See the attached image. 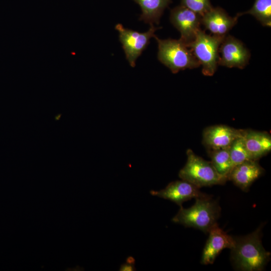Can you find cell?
Instances as JSON below:
<instances>
[{"mask_svg": "<svg viewBox=\"0 0 271 271\" xmlns=\"http://www.w3.org/2000/svg\"><path fill=\"white\" fill-rule=\"evenodd\" d=\"M261 224L246 235L234 237V245L231 249V261L237 270L260 271L270 259V253L263 247Z\"/></svg>", "mask_w": 271, "mask_h": 271, "instance_id": "1", "label": "cell"}, {"mask_svg": "<svg viewBox=\"0 0 271 271\" xmlns=\"http://www.w3.org/2000/svg\"><path fill=\"white\" fill-rule=\"evenodd\" d=\"M194 204L188 208L182 206L172 218L175 223L208 233L218 225L221 208L217 200L207 194L195 198Z\"/></svg>", "mask_w": 271, "mask_h": 271, "instance_id": "2", "label": "cell"}, {"mask_svg": "<svg viewBox=\"0 0 271 271\" xmlns=\"http://www.w3.org/2000/svg\"><path fill=\"white\" fill-rule=\"evenodd\" d=\"M154 38L158 44L159 60L172 73L200 66L190 48L180 39L162 40L156 35Z\"/></svg>", "mask_w": 271, "mask_h": 271, "instance_id": "3", "label": "cell"}, {"mask_svg": "<svg viewBox=\"0 0 271 271\" xmlns=\"http://www.w3.org/2000/svg\"><path fill=\"white\" fill-rule=\"evenodd\" d=\"M187 160L179 173V177L200 188L215 185H223L227 179L216 170L211 161L196 155L192 150L187 151Z\"/></svg>", "mask_w": 271, "mask_h": 271, "instance_id": "4", "label": "cell"}, {"mask_svg": "<svg viewBox=\"0 0 271 271\" xmlns=\"http://www.w3.org/2000/svg\"><path fill=\"white\" fill-rule=\"evenodd\" d=\"M225 37L208 35L200 29L189 45L194 55L202 66L204 75H214L218 65L219 49Z\"/></svg>", "mask_w": 271, "mask_h": 271, "instance_id": "5", "label": "cell"}, {"mask_svg": "<svg viewBox=\"0 0 271 271\" xmlns=\"http://www.w3.org/2000/svg\"><path fill=\"white\" fill-rule=\"evenodd\" d=\"M149 30L140 33L125 28L121 24L115 26L119 33V40L122 44L126 59L131 67H134L137 58L147 48L151 38L155 37V33L160 28L151 25Z\"/></svg>", "mask_w": 271, "mask_h": 271, "instance_id": "6", "label": "cell"}, {"mask_svg": "<svg viewBox=\"0 0 271 271\" xmlns=\"http://www.w3.org/2000/svg\"><path fill=\"white\" fill-rule=\"evenodd\" d=\"M170 19L181 34L179 39L188 47L201 29V16L180 5L171 10Z\"/></svg>", "mask_w": 271, "mask_h": 271, "instance_id": "7", "label": "cell"}, {"mask_svg": "<svg viewBox=\"0 0 271 271\" xmlns=\"http://www.w3.org/2000/svg\"><path fill=\"white\" fill-rule=\"evenodd\" d=\"M218 65L228 68L243 69L248 64L250 57L249 51L242 42L227 35L219 49Z\"/></svg>", "mask_w": 271, "mask_h": 271, "instance_id": "8", "label": "cell"}, {"mask_svg": "<svg viewBox=\"0 0 271 271\" xmlns=\"http://www.w3.org/2000/svg\"><path fill=\"white\" fill-rule=\"evenodd\" d=\"M244 130L219 124L206 128L203 133V143L208 150L229 148L237 139L243 137Z\"/></svg>", "mask_w": 271, "mask_h": 271, "instance_id": "9", "label": "cell"}, {"mask_svg": "<svg viewBox=\"0 0 271 271\" xmlns=\"http://www.w3.org/2000/svg\"><path fill=\"white\" fill-rule=\"evenodd\" d=\"M150 193L153 196L170 200L180 206L192 198L206 194L201 192L198 187L183 180L171 182L164 189L151 190Z\"/></svg>", "mask_w": 271, "mask_h": 271, "instance_id": "10", "label": "cell"}, {"mask_svg": "<svg viewBox=\"0 0 271 271\" xmlns=\"http://www.w3.org/2000/svg\"><path fill=\"white\" fill-rule=\"evenodd\" d=\"M208 233L209 237L203 248L200 261L204 265L213 263L223 249H231L234 245V237L228 234L218 225L211 229Z\"/></svg>", "mask_w": 271, "mask_h": 271, "instance_id": "11", "label": "cell"}, {"mask_svg": "<svg viewBox=\"0 0 271 271\" xmlns=\"http://www.w3.org/2000/svg\"><path fill=\"white\" fill-rule=\"evenodd\" d=\"M239 17H231L223 9L213 8L201 17V25L213 35L225 37L236 24Z\"/></svg>", "mask_w": 271, "mask_h": 271, "instance_id": "12", "label": "cell"}, {"mask_svg": "<svg viewBox=\"0 0 271 271\" xmlns=\"http://www.w3.org/2000/svg\"><path fill=\"white\" fill-rule=\"evenodd\" d=\"M257 161L249 160L234 167L227 179L243 191H247L252 184L264 173Z\"/></svg>", "mask_w": 271, "mask_h": 271, "instance_id": "13", "label": "cell"}, {"mask_svg": "<svg viewBox=\"0 0 271 271\" xmlns=\"http://www.w3.org/2000/svg\"><path fill=\"white\" fill-rule=\"evenodd\" d=\"M243 139L253 160L257 161L271 151V137L267 132L244 130Z\"/></svg>", "mask_w": 271, "mask_h": 271, "instance_id": "14", "label": "cell"}, {"mask_svg": "<svg viewBox=\"0 0 271 271\" xmlns=\"http://www.w3.org/2000/svg\"><path fill=\"white\" fill-rule=\"evenodd\" d=\"M141 8L142 14L140 20L150 25L158 24L165 9L171 0H133Z\"/></svg>", "mask_w": 271, "mask_h": 271, "instance_id": "15", "label": "cell"}, {"mask_svg": "<svg viewBox=\"0 0 271 271\" xmlns=\"http://www.w3.org/2000/svg\"><path fill=\"white\" fill-rule=\"evenodd\" d=\"M211 162L221 176L227 179L232 167L230 157L229 147L216 150H208ZM228 180V179H227Z\"/></svg>", "mask_w": 271, "mask_h": 271, "instance_id": "16", "label": "cell"}, {"mask_svg": "<svg viewBox=\"0 0 271 271\" xmlns=\"http://www.w3.org/2000/svg\"><path fill=\"white\" fill-rule=\"evenodd\" d=\"M249 14L254 17L263 26H271V0H255L252 8L249 10L237 14L239 17Z\"/></svg>", "mask_w": 271, "mask_h": 271, "instance_id": "17", "label": "cell"}, {"mask_svg": "<svg viewBox=\"0 0 271 271\" xmlns=\"http://www.w3.org/2000/svg\"><path fill=\"white\" fill-rule=\"evenodd\" d=\"M229 154L232 168L245 161L253 160L245 147L243 137L232 144L229 147Z\"/></svg>", "mask_w": 271, "mask_h": 271, "instance_id": "18", "label": "cell"}, {"mask_svg": "<svg viewBox=\"0 0 271 271\" xmlns=\"http://www.w3.org/2000/svg\"><path fill=\"white\" fill-rule=\"evenodd\" d=\"M181 5L201 17L213 8L210 0H181Z\"/></svg>", "mask_w": 271, "mask_h": 271, "instance_id": "19", "label": "cell"}, {"mask_svg": "<svg viewBox=\"0 0 271 271\" xmlns=\"http://www.w3.org/2000/svg\"><path fill=\"white\" fill-rule=\"evenodd\" d=\"M135 259L131 256H128L126 262L120 265V271H133L136 270L134 266Z\"/></svg>", "mask_w": 271, "mask_h": 271, "instance_id": "20", "label": "cell"}]
</instances>
